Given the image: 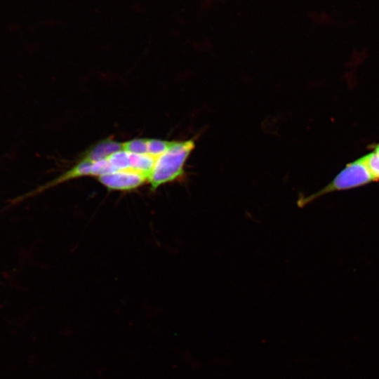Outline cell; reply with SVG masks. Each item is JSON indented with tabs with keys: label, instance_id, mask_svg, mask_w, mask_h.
Here are the masks:
<instances>
[{
	"label": "cell",
	"instance_id": "cell-1",
	"mask_svg": "<svg viewBox=\"0 0 379 379\" xmlns=\"http://www.w3.org/2000/svg\"><path fill=\"white\" fill-rule=\"evenodd\" d=\"M195 147L194 139L172 141L169 148L156 159L148 180L152 190L182 178L185 174V164Z\"/></svg>",
	"mask_w": 379,
	"mask_h": 379
},
{
	"label": "cell",
	"instance_id": "cell-2",
	"mask_svg": "<svg viewBox=\"0 0 379 379\" xmlns=\"http://www.w3.org/2000/svg\"><path fill=\"white\" fill-rule=\"evenodd\" d=\"M373 182L363 157L347 164L324 187L307 197L298 200L299 207H303L314 200L335 192L352 190Z\"/></svg>",
	"mask_w": 379,
	"mask_h": 379
},
{
	"label": "cell",
	"instance_id": "cell-3",
	"mask_svg": "<svg viewBox=\"0 0 379 379\" xmlns=\"http://www.w3.org/2000/svg\"><path fill=\"white\" fill-rule=\"evenodd\" d=\"M98 180L109 190H131L140 186L147 178L133 170H123L99 176Z\"/></svg>",
	"mask_w": 379,
	"mask_h": 379
},
{
	"label": "cell",
	"instance_id": "cell-4",
	"mask_svg": "<svg viewBox=\"0 0 379 379\" xmlns=\"http://www.w3.org/2000/svg\"><path fill=\"white\" fill-rule=\"evenodd\" d=\"M123 149V144L109 138L93 145L82 155V160L95 162L107 159L112 154Z\"/></svg>",
	"mask_w": 379,
	"mask_h": 379
},
{
	"label": "cell",
	"instance_id": "cell-5",
	"mask_svg": "<svg viewBox=\"0 0 379 379\" xmlns=\"http://www.w3.org/2000/svg\"><path fill=\"white\" fill-rule=\"evenodd\" d=\"M156 159L148 154L130 153L131 170L147 178L152 171Z\"/></svg>",
	"mask_w": 379,
	"mask_h": 379
},
{
	"label": "cell",
	"instance_id": "cell-6",
	"mask_svg": "<svg viewBox=\"0 0 379 379\" xmlns=\"http://www.w3.org/2000/svg\"><path fill=\"white\" fill-rule=\"evenodd\" d=\"M363 157L373 182L379 181V142L372 145L371 151Z\"/></svg>",
	"mask_w": 379,
	"mask_h": 379
},
{
	"label": "cell",
	"instance_id": "cell-7",
	"mask_svg": "<svg viewBox=\"0 0 379 379\" xmlns=\"http://www.w3.org/2000/svg\"><path fill=\"white\" fill-rule=\"evenodd\" d=\"M92 164L93 162L91 161L81 160L72 169L67 171L62 175L55 180L54 183L51 185L83 175H91Z\"/></svg>",
	"mask_w": 379,
	"mask_h": 379
},
{
	"label": "cell",
	"instance_id": "cell-8",
	"mask_svg": "<svg viewBox=\"0 0 379 379\" xmlns=\"http://www.w3.org/2000/svg\"><path fill=\"white\" fill-rule=\"evenodd\" d=\"M107 159L117 171L131 170L130 153L124 149L112 154Z\"/></svg>",
	"mask_w": 379,
	"mask_h": 379
},
{
	"label": "cell",
	"instance_id": "cell-9",
	"mask_svg": "<svg viewBox=\"0 0 379 379\" xmlns=\"http://www.w3.org/2000/svg\"><path fill=\"white\" fill-rule=\"evenodd\" d=\"M172 141L147 139V154L157 159L169 148Z\"/></svg>",
	"mask_w": 379,
	"mask_h": 379
},
{
	"label": "cell",
	"instance_id": "cell-10",
	"mask_svg": "<svg viewBox=\"0 0 379 379\" xmlns=\"http://www.w3.org/2000/svg\"><path fill=\"white\" fill-rule=\"evenodd\" d=\"M123 149L132 154H147V139L131 140L123 144Z\"/></svg>",
	"mask_w": 379,
	"mask_h": 379
},
{
	"label": "cell",
	"instance_id": "cell-11",
	"mask_svg": "<svg viewBox=\"0 0 379 379\" xmlns=\"http://www.w3.org/2000/svg\"><path fill=\"white\" fill-rule=\"evenodd\" d=\"M118 171L117 169L105 159L98 161L93 162L91 171V175L101 176L103 175L112 173Z\"/></svg>",
	"mask_w": 379,
	"mask_h": 379
}]
</instances>
